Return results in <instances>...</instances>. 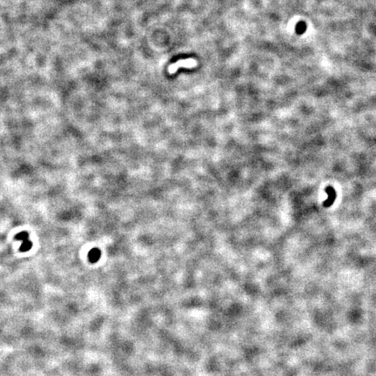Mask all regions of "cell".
<instances>
[{"label":"cell","mask_w":376,"mask_h":376,"mask_svg":"<svg viewBox=\"0 0 376 376\" xmlns=\"http://www.w3.org/2000/svg\"><path fill=\"white\" fill-rule=\"evenodd\" d=\"M197 65V61L194 58H187V59H181L173 63L168 67V73L173 74L177 72L179 67H186V68H192Z\"/></svg>","instance_id":"1"},{"label":"cell","mask_w":376,"mask_h":376,"mask_svg":"<svg viewBox=\"0 0 376 376\" xmlns=\"http://www.w3.org/2000/svg\"><path fill=\"white\" fill-rule=\"evenodd\" d=\"M326 191L328 193V198L325 201V206L328 207V206H331L333 202L334 201V199L336 198V193L335 191L333 189V187H327Z\"/></svg>","instance_id":"3"},{"label":"cell","mask_w":376,"mask_h":376,"mask_svg":"<svg viewBox=\"0 0 376 376\" xmlns=\"http://www.w3.org/2000/svg\"><path fill=\"white\" fill-rule=\"evenodd\" d=\"M32 247H33V243L31 242L29 239H26V240L22 241V244H21L20 247V251L21 252H27V251H29L32 248Z\"/></svg>","instance_id":"4"},{"label":"cell","mask_w":376,"mask_h":376,"mask_svg":"<svg viewBox=\"0 0 376 376\" xmlns=\"http://www.w3.org/2000/svg\"><path fill=\"white\" fill-rule=\"evenodd\" d=\"M16 239H18V240L24 241V240L29 239V234L26 232H21V233H18V234L16 235Z\"/></svg>","instance_id":"5"},{"label":"cell","mask_w":376,"mask_h":376,"mask_svg":"<svg viewBox=\"0 0 376 376\" xmlns=\"http://www.w3.org/2000/svg\"><path fill=\"white\" fill-rule=\"evenodd\" d=\"M100 255H101V253H100V250H99V249H98V248H93V249H92V250L90 251L89 253H88V259H89V260L92 263H95L99 260V259H100Z\"/></svg>","instance_id":"2"}]
</instances>
